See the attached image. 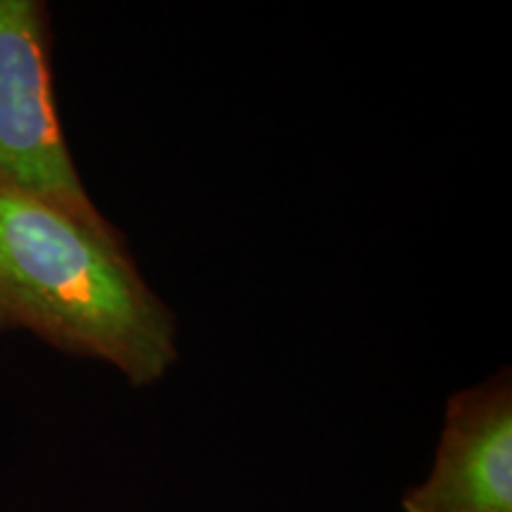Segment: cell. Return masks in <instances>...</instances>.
Returning a JSON list of instances; mask_svg holds the SVG:
<instances>
[{"label": "cell", "mask_w": 512, "mask_h": 512, "mask_svg": "<svg viewBox=\"0 0 512 512\" xmlns=\"http://www.w3.org/2000/svg\"><path fill=\"white\" fill-rule=\"evenodd\" d=\"M403 512H512V373L501 368L446 401L430 477Z\"/></svg>", "instance_id": "3957f363"}, {"label": "cell", "mask_w": 512, "mask_h": 512, "mask_svg": "<svg viewBox=\"0 0 512 512\" xmlns=\"http://www.w3.org/2000/svg\"><path fill=\"white\" fill-rule=\"evenodd\" d=\"M0 190L50 202L93 226L100 214L64 143L48 62L46 5L0 0Z\"/></svg>", "instance_id": "7a4b0ae2"}, {"label": "cell", "mask_w": 512, "mask_h": 512, "mask_svg": "<svg viewBox=\"0 0 512 512\" xmlns=\"http://www.w3.org/2000/svg\"><path fill=\"white\" fill-rule=\"evenodd\" d=\"M0 323L110 363L133 387L176 366L178 320L114 226L0 190Z\"/></svg>", "instance_id": "6da1fadb"}]
</instances>
